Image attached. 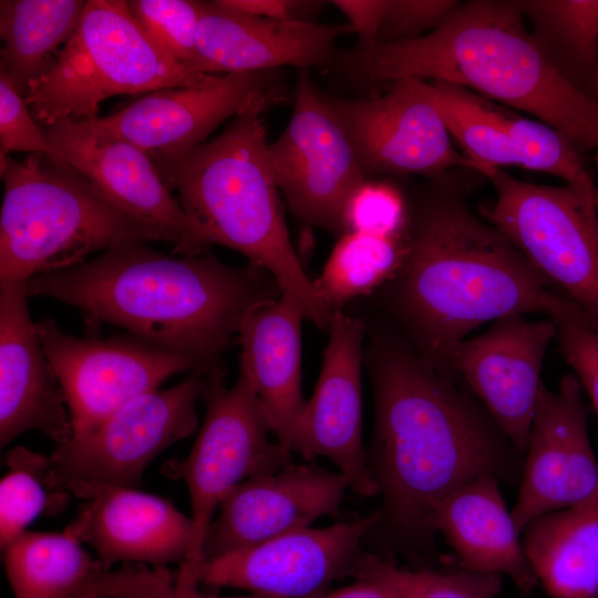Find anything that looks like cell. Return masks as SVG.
Listing matches in <instances>:
<instances>
[{"label": "cell", "mask_w": 598, "mask_h": 598, "mask_svg": "<svg viewBox=\"0 0 598 598\" xmlns=\"http://www.w3.org/2000/svg\"><path fill=\"white\" fill-rule=\"evenodd\" d=\"M202 398L206 413L192 451L183 460L167 461L162 470L188 488L200 560L205 532L224 497L243 482L292 463L291 453L270 440V427L243 374L226 386L221 369L214 367Z\"/></svg>", "instance_id": "10"}, {"label": "cell", "mask_w": 598, "mask_h": 598, "mask_svg": "<svg viewBox=\"0 0 598 598\" xmlns=\"http://www.w3.org/2000/svg\"><path fill=\"white\" fill-rule=\"evenodd\" d=\"M323 96L365 179L420 175L439 181L457 168L480 174L481 166L454 148L439 112L409 79L367 99Z\"/></svg>", "instance_id": "13"}, {"label": "cell", "mask_w": 598, "mask_h": 598, "mask_svg": "<svg viewBox=\"0 0 598 598\" xmlns=\"http://www.w3.org/2000/svg\"><path fill=\"white\" fill-rule=\"evenodd\" d=\"M334 66L373 87L416 79L471 89L558 130L582 154L598 143V103L545 58L516 0L460 2L435 30L339 52Z\"/></svg>", "instance_id": "4"}, {"label": "cell", "mask_w": 598, "mask_h": 598, "mask_svg": "<svg viewBox=\"0 0 598 598\" xmlns=\"http://www.w3.org/2000/svg\"><path fill=\"white\" fill-rule=\"evenodd\" d=\"M267 154L293 215L339 237L346 234L347 203L367 179L346 132L307 70L299 72L290 121L268 143Z\"/></svg>", "instance_id": "12"}, {"label": "cell", "mask_w": 598, "mask_h": 598, "mask_svg": "<svg viewBox=\"0 0 598 598\" xmlns=\"http://www.w3.org/2000/svg\"><path fill=\"white\" fill-rule=\"evenodd\" d=\"M381 520L375 512L323 528H302L259 545L203 560L199 585L239 588L274 598H318L353 575L361 543Z\"/></svg>", "instance_id": "15"}, {"label": "cell", "mask_w": 598, "mask_h": 598, "mask_svg": "<svg viewBox=\"0 0 598 598\" xmlns=\"http://www.w3.org/2000/svg\"><path fill=\"white\" fill-rule=\"evenodd\" d=\"M28 297L76 308L92 329L118 326L200 369L220 354L254 309L282 293L266 270L228 265L212 254L169 256L144 240L120 243L85 262L29 279Z\"/></svg>", "instance_id": "2"}, {"label": "cell", "mask_w": 598, "mask_h": 598, "mask_svg": "<svg viewBox=\"0 0 598 598\" xmlns=\"http://www.w3.org/2000/svg\"><path fill=\"white\" fill-rule=\"evenodd\" d=\"M520 538L551 598H598V499L545 514Z\"/></svg>", "instance_id": "26"}, {"label": "cell", "mask_w": 598, "mask_h": 598, "mask_svg": "<svg viewBox=\"0 0 598 598\" xmlns=\"http://www.w3.org/2000/svg\"><path fill=\"white\" fill-rule=\"evenodd\" d=\"M353 575L383 582L402 598H496L502 587L499 575L405 569L372 554H361Z\"/></svg>", "instance_id": "33"}, {"label": "cell", "mask_w": 598, "mask_h": 598, "mask_svg": "<svg viewBox=\"0 0 598 598\" xmlns=\"http://www.w3.org/2000/svg\"><path fill=\"white\" fill-rule=\"evenodd\" d=\"M588 408L573 374L557 391L542 384L512 516L520 533L534 519L598 499V461L587 429Z\"/></svg>", "instance_id": "16"}, {"label": "cell", "mask_w": 598, "mask_h": 598, "mask_svg": "<svg viewBox=\"0 0 598 598\" xmlns=\"http://www.w3.org/2000/svg\"><path fill=\"white\" fill-rule=\"evenodd\" d=\"M359 35V48L378 43L379 33L389 7V0H332Z\"/></svg>", "instance_id": "41"}, {"label": "cell", "mask_w": 598, "mask_h": 598, "mask_svg": "<svg viewBox=\"0 0 598 598\" xmlns=\"http://www.w3.org/2000/svg\"><path fill=\"white\" fill-rule=\"evenodd\" d=\"M223 4L261 18L282 21H310L324 4L310 0H220Z\"/></svg>", "instance_id": "42"}, {"label": "cell", "mask_w": 598, "mask_h": 598, "mask_svg": "<svg viewBox=\"0 0 598 598\" xmlns=\"http://www.w3.org/2000/svg\"><path fill=\"white\" fill-rule=\"evenodd\" d=\"M85 6L83 0L0 1V71L23 96L68 42Z\"/></svg>", "instance_id": "28"}, {"label": "cell", "mask_w": 598, "mask_h": 598, "mask_svg": "<svg viewBox=\"0 0 598 598\" xmlns=\"http://www.w3.org/2000/svg\"><path fill=\"white\" fill-rule=\"evenodd\" d=\"M11 152L42 154L60 165H68L34 120L24 96L0 71V156Z\"/></svg>", "instance_id": "39"}, {"label": "cell", "mask_w": 598, "mask_h": 598, "mask_svg": "<svg viewBox=\"0 0 598 598\" xmlns=\"http://www.w3.org/2000/svg\"><path fill=\"white\" fill-rule=\"evenodd\" d=\"M555 337L551 320L512 315L462 341L450 359L448 373L462 379L523 456L543 384L544 354Z\"/></svg>", "instance_id": "19"}, {"label": "cell", "mask_w": 598, "mask_h": 598, "mask_svg": "<svg viewBox=\"0 0 598 598\" xmlns=\"http://www.w3.org/2000/svg\"><path fill=\"white\" fill-rule=\"evenodd\" d=\"M301 303L288 293L251 310L238 331L240 374L287 451L307 400L301 385ZM292 454V453H291Z\"/></svg>", "instance_id": "24"}, {"label": "cell", "mask_w": 598, "mask_h": 598, "mask_svg": "<svg viewBox=\"0 0 598 598\" xmlns=\"http://www.w3.org/2000/svg\"><path fill=\"white\" fill-rule=\"evenodd\" d=\"M0 287L81 265L127 240H164L70 165L42 154L0 156Z\"/></svg>", "instance_id": "6"}, {"label": "cell", "mask_w": 598, "mask_h": 598, "mask_svg": "<svg viewBox=\"0 0 598 598\" xmlns=\"http://www.w3.org/2000/svg\"><path fill=\"white\" fill-rule=\"evenodd\" d=\"M128 7L151 39L183 66L208 73L196 44L198 1L131 0Z\"/></svg>", "instance_id": "36"}, {"label": "cell", "mask_w": 598, "mask_h": 598, "mask_svg": "<svg viewBox=\"0 0 598 598\" xmlns=\"http://www.w3.org/2000/svg\"><path fill=\"white\" fill-rule=\"evenodd\" d=\"M264 112L246 111L214 138L154 164L207 249L221 245L246 256L329 332L336 312L322 301L290 239L268 161Z\"/></svg>", "instance_id": "5"}, {"label": "cell", "mask_w": 598, "mask_h": 598, "mask_svg": "<svg viewBox=\"0 0 598 598\" xmlns=\"http://www.w3.org/2000/svg\"><path fill=\"white\" fill-rule=\"evenodd\" d=\"M43 132L68 165L120 209L159 229L175 252L197 256L208 251L146 152L71 118Z\"/></svg>", "instance_id": "20"}, {"label": "cell", "mask_w": 598, "mask_h": 598, "mask_svg": "<svg viewBox=\"0 0 598 598\" xmlns=\"http://www.w3.org/2000/svg\"><path fill=\"white\" fill-rule=\"evenodd\" d=\"M24 283L0 287V445L38 430L59 446L73 434L71 414L32 322Z\"/></svg>", "instance_id": "23"}, {"label": "cell", "mask_w": 598, "mask_h": 598, "mask_svg": "<svg viewBox=\"0 0 598 598\" xmlns=\"http://www.w3.org/2000/svg\"><path fill=\"white\" fill-rule=\"evenodd\" d=\"M503 118L519 166L547 173L590 195L598 207V184L586 168L582 153L561 132L542 121L503 107Z\"/></svg>", "instance_id": "32"}, {"label": "cell", "mask_w": 598, "mask_h": 598, "mask_svg": "<svg viewBox=\"0 0 598 598\" xmlns=\"http://www.w3.org/2000/svg\"><path fill=\"white\" fill-rule=\"evenodd\" d=\"M197 571L182 567L172 574L167 567L122 564L103 570L94 587V598H274L251 592L220 596L199 588Z\"/></svg>", "instance_id": "35"}, {"label": "cell", "mask_w": 598, "mask_h": 598, "mask_svg": "<svg viewBox=\"0 0 598 598\" xmlns=\"http://www.w3.org/2000/svg\"><path fill=\"white\" fill-rule=\"evenodd\" d=\"M349 488L341 472L315 463H290L278 472L247 480L221 501L203 538L202 561L336 516Z\"/></svg>", "instance_id": "21"}, {"label": "cell", "mask_w": 598, "mask_h": 598, "mask_svg": "<svg viewBox=\"0 0 598 598\" xmlns=\"http://www.w3.org/2000/svg\"><path fill=\"white\" fill-rule=\"evenodd\" d=\"M409 80L436 109L464 155L481 166L480 174L485 167L519 166L505 127L502 106L463 86Z\"/></svg>", "instance_id": "30"}, {"label": "cell", "mask_w": 598, "mask_h": 598, "mask_svg": "<svg viewBox=\"0 0 598 598\" xmlns=\"http://www.w3.org/2000/svg\"><path fill=\"white\" fill-rule=\"evenodd\" d=\"M49 457L17 446L7 455L9 472L0 482V547L3 550L49 506L43 476Z\"/></svg>", "instance_id": "34"}, {"label": "cell", "mask_w": 598, "mask_h": 598, "mask_svg": "<svg viewBox=\"0 0 598 598\" xmlns=\"http://www.w3.org/2000/svg\"><path fill=\"white\" fill-rule=\"evenodd\" d=\"M596 91H597V97H598V70H597V75H596ZM595 161H596V166H597V171H598V143H597V146H596Z\"/></svg>", "instance_id": "44"}, {"label": "cell", "mask_w": 598, "mask_h": 598, "mask_svg": "<svg viewBox=\"0 0 598 598\" xmlns=\"http://www.w3.org/2000/svg\"><path fill=\"white\" fill-rule=\"evenodd\" d=\"M349 23L282 21L251 16L216 1H198L197 50L208 73L333 68L334 42Z\"/></svg>", "instance_id": "22"}, {"label": "cell", "mask_w": 598, "mask_h": 598, "mask_svg": "<svg viewBox=\"0 0 598 598\" xmlns=\"http://www.w3.org/2000/svg\"><path fill=\"white\" fill-rule=\"evenodd\" d=\"M568 364L598 414V327L569 298L551 316Z\"/></svg>", "instance_id": "37"}, {"label": "cell", "mask_w": 598, "mask_h": 598, "mask_svg": "<svg viewBox=\"0 0 598 598\" xmlns=\"http://www.w3.org/2000/svg\"><path fill=\"white\" fill-rule=\"evenodd\" d=\"M318 598H402L393 588L369 578H358V581L330 591Z\"/></svg>", "instance_id": "43"}, {"label": "cell", "mask_w": 598, "mask_h": 598, "mask_svg": "<svg viewBox=\"0 0 598 598\" xmlns=\"http://www.w3.org/2000/svg\"><path fill=\"white\" fill-rule=\"evenodd\" d=\"M375 424L368 464L394 540L429 551L433 513L452 491L481 475H522L524 456L486 410L416 351L391 338L370 350Z\"/></svg>", "instance_id": "1"}, {"label": "cell", "mask_w": 598, "mask_h": 598, "mask_svg": "<svg viewBox=\"0 0 598 598\" xmlns=\"http://www.w3.org/2000/svg\"><path fill=\"white\" fill-rule=\"evenodd\" d=\"M429 190L405 230L392 301L416 352L451 375L454 350L475 328L512 315L550 317L566 298L467 207L448 175Z\"/></svg>", "instance_id": "3"}, {"label": "cell", "mask_w": 598, "mask_h": 598, "mask_svg": "<svg viewBox=\"0 0 598 598\" xmlns=\"http://www.w3.org/2000/svg\"><path fill=\"white\" fill-rule=\"evenodd\" d=\"M404 246L405 234L390 237L348 231L340 236L315 280L322 301L336 312L392 279L401 265Z\"/></svg>", "instance_id": "31"}, {"label": "cell", "mask_w": 598, "mask_h": 598, "mask_svg": "<svg viewBox=\"0 0 598 598\" xmlns=\"http://www.w3.org/2000/svg\"><path fill=\"white\" fill-rule=\"evenodd\" d=\"M530 35L574 87L598 103V0H516Z\"/></svg>", "instance_id": "29"}, {"label": "cell", "mask_w": 598, "mask_h": 598, "mask_svg": "<svg viewBox=\"0 0 598 598\" xmlns=\"http://www.w3.org/2000/svg\"><path fill=\"white\" fill-rule=\"evenodd\" d=\"M44 352L64 391L73 433L84 431L171 375L200 369L189 357L131 333L106 339L65 333L55 321L35 323Z\"/></svg>", "instance_id": "14"}, {"label": "cell", "mask_w": 598, "mask_h": 598, "mask_svg": "<svg viewBox=\"0 0 598 598\" xmlns=\"http://www.w3.org/2000/svg\"><path fill=\"white\" fill-rule=\"evenodd\" d=\"M208 371L194 369L177 384L145 392L73 433L49 456L47 488L63 496L78 483L134 487L158 454L197 430Z\"/></svg>", "instance_id": "9"}, {"label": "cell", "mask_w": 598, "mask_h": 598, "mask_svg": "<svg viewBox=\"0 0 598 598\" xmlns=\"http://www.w3.org/2000/svg\"><path fill=\"white\" fill-rule=\"evenodd\" d=\"M164 52L124 0H87L81 19L50 68L24 100L41 127L97 116L100 103L117 94L182 87L203 81Z\"/></svg>", "instance_id": "7"}, {"label": "cell", "mask_w": 598, "mask_h": 598, "mask_svg": "<svg viewBox=\"0 0 598 598\" xmlns=\"http://www.w3.org/2000/svg\"><path fill=\"white\" fill-rule=\"evenodd\" d=\"M16 598H94L104 570L97 557L66 529L27 530L2 550Z\"/></svg>", "instance_id": "27"}, {"label": "cell", "mask_w": 598, "mask_h": 598, "mask_svg": "<svg viewBox=\"0 0 598 598\" xmlns=\"http://www.w3.org/2000/svg\"><path fill=\"white\" fill-rule=\"evenodd\" d=\"M287 97L280 70L209 73L196 84L152 91L81 122L134 144L157 163L196 148L226 120L251 109L267 111Z\"/></svg>", "instance_id": "11"}, {"label": "cell", "mask_w": 598, "mask_h": 598, "mask_svg": "<svg viewBox=\"0 0 598 598\" xmlns=\"http://www.w3.org/2000/svg\"><path fill=\"white\" fill-rule=\"evenodd\" d=\"M344 223L348 231L400 237L408 227V214L400 192L386 183L367 179L350 196Z\"/></svg>", "instance_id": "38"}, {"label": "cell", "mask_w": 598, "mask_h": 598, "mask_svg": "<svg viewBox=\"0 0 598 598\" xmlns=\"http://www.w3.org/2000/svg\"><path fill=\"white\" fill-rule=\"evenodd\" d=\"M432 525L461 569L506 575L523 592L538 584L496 476L481 475L452 491L436 506Z\"/></svg>", "instance_id": "25"}, {"label": "cell", "mask_w": 598, "mask_h": 598, "mask_svg": "<svg viewBox=\"0 0 598 598\" xmlns=\"http://www.w3.org/2000/svg\"><path fill=\"white\" fill-rule=\"evenodd\" d=\"M68 494L84 501L65 528L91 546L104 570L115 564L199 565L190 516L169 501L134 487L78 483Z\"/></svg>", "instance_id": "17"}, {"label": "cell", "mask_w": 598, "mask_h": 598, "mask_svg": "<svg viewBox=\"0 0 598 598\" xmlns=\"http://www.w3.org/2000/svg\"><path fill=\"white\" fill-rule=\"evenodd\" d=\"M458 3L456 0H389L378 43L420 38L435 30Z\"/></svg>", "instance_id": "40"}, {"label": "cell", "mask_w": 598, "mask_h": 598, "mask_svg": "<svg viewBox=\"0 0 598 598\" xmlns=\"http://www.w3.org/2000/svg\"><path fill=\"white\" fill-rule=\"evenodd\" d=\"M496 199L488 223L598 327V207L570 185L547 186L486 167Z\"/></svg>", "instance_id": "8"}, {"label": "cell", "mask_w": 598, "mask_h": 598, "mask_svg": "<svg viewBox=\"0 0 598 598\" xmlns=\"http://www.w3.org/2000/svg\"><path fill=\"white\" fill-rule=\"evenodd\" d=\"M321 371L296 424L291 453L305 461L326 457L360 496L379 495L362 442L361 363L363 322L336 311Z\"/></svg>", "instance_id": "18"}]
</instances>
